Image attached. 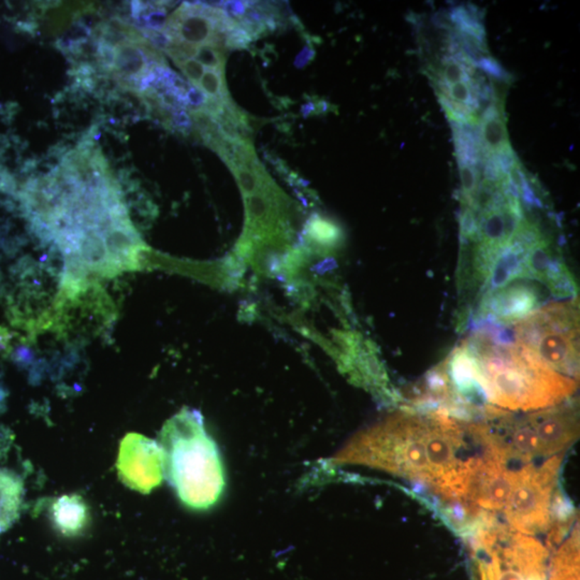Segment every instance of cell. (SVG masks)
Masks as SVG:
<instances>
[{"label": "cell", "instance_id": "5bb4252c", "mask_svg": "<svg viewBox=\"0 0 580 580\" xmlns=\"http://www.w3.org/2000/svg\"><path fill=\"white\" fill-rule=\"evenodd\" d=\"M307 234L314 242L322 245H334L340 239L341 232L334 224L313 215L307 221Z\"/></svg>", "mask_w": 580, "mask_h": 580}, {"label": "cell", "instance_id": "4fadbf2b", "mask_svg": "<svg viewBox=\"0 0 580 580\" xmlns=\"http://www.w3.org/2000/svg\"><path fill=\"white\" fill-rule=\"evenodd\" d=\"M198 89H200L211 99L217 100L221 104H225L231 99L227 85H226L224 71L212 70V69L204 71L199 82Z\"/></svg>", "mask_w": 580, "mask_h": 580}, {"label": "cell", "instance_id": "8fae6325", "mask_svg": "<svg viewBox=\"0 0 580 580\" xmlns=\"http://www.w3.org/2000/svg\"><path fill=\"white\" fill-rule=\"evenodd\" d=\"M24 486L20 475L0 468V533L12 527L20 516Z\"/></svg>", "mask_w": 580, "mask_h": 580}, {"label": "cell", "instance_id": "ba28073f", "mask_svg": "<svg viewBox=\"0 0 580 580\" xmlns=\"http://www.w3.org/2000/svg\"><path fill=\"white\" fill-rule=\"evenodd\" d=\"M525 416L537 439L541 457L560 454L577 439L579 422L573 406L560 403Z\"/></svg>", "mask_w": 580, "mask_h": 580}, {"label": "cell", "instance_id": "9c48e42d", "mask_svg": "<svg viewBox=\"0 0 580 580\" xmlns=\"http://www.w3.org/2000/svg\"><path fill=\"white\" fill-rule=\"evenodd\" d=\"M536 303L537 297L533 289L519 285L492 294L486 302L485 310L496 319L517 322L530 314Z\"/></svg>", "mask_w": 580, "mask_h": 580}, {"label": "cell", "instance_id": "30bf717a", "mask_svg": "<svg viewBox=\"0 0 580 580\" xmlns=\"http://www.w3.org/2000/svg\"><path fill=\"white\" fill-rule=\"evenodd\" d=\"M49 515L56 531L67 537L81 535L91 520L89 505L79 494L56 498L50 505Z\"/></svg>", "mask_w": 580, "mask_h": 580}, {"label": "cell", "instance_id": "52a82bcc", "mask_svg": "<svg viewBox=\"0 0 580 580\" xmlns=\"http://www.w3.org/2000/svg\"><path fill=\"white\" fill-rule=\"evenodd\" d=\"M116 470L125 486L140 493H150L165 476L160 446L144 435L128 433L119 445Z\"/></svg>", "mask_w": 580, "mask_h": 580}, {"label": "cell", "instance_id": "ffe728a7", "mask_svg": "<svg viewBox=\"0 0 580 580\" xmlns=\"http://www.w3.org/2000/svg\"><path fill=\"white\" fill-rule=\"evenodd\" d=\"M476 66L479 67L481 70L485 71L488 75H491V77H496V79L508 81V73L506 72L503 67L499 65V62L494 60L493 58L483 56V58L476 62Z\"/></svg>", "mask_w": 580, "mask_h": 580}, {"label": "cell", "instance_id": "7a4b0ae2", "mask_svg": "<svg viewBox=\"0 0 580 580\" xmlns=\"http://www.w3.org/2000/svg\"><path fill=\"white\" fill-rule=\"evenodd\" d=\"M470 357L477 393L500 410H543L564 402L577 383L561 376L519 344L478 332L461 345Z\"/></svg>", "mask_w": 580, "mask_h": 580}, {"label": "cell", "instance_id": "3957f363", "mask_svg": "<svg viewBox=\"0 0 580 580\" xmlns=\"http://www.w3.org/2000/svg\"><path fill=\"white\" fill-rule=\"evenodd\" d=\"M159 446L163 475L182 503L196 510L215 505L225 489V471L200 412L184 408L173 416L161 430Z\"/></svg>", "mask_w": 580, "mask_h": 580}, {"label": "cell", "instance_id": "9a60e30c", "mask_svg": "<svg viewBox=\"0 0 580 580\" xmlns=\"http://www.w3.org/2000/svg\"><path fill=\"white\" fill-rule=\"evenodd\" d=\"M437 85L441 89V94L454 102H459L464 106H470L473 110L476 111L479 108V99L473 93L470 83L466 82H458L454 84H447L442 80H437Z\"/></svg>", "mask_w": 580, "mask_h": 580}, {"label": "cell", "instance_id": "5b68a950", "mask_svg": "<svg viewBox=\"0 0 580 580\" xmlns=\"http://www.w3.org/2000/svg\"><path fill=\"white\" fill-rule=\"evenodd\" d=\"M561 457L549 458L540 468L527 464L515 471L504 506L508 527L516 533H537L550 527L552 496L558 481Z\"/></svg>", "mask_w": 580, "mask_h": 580}, {"label": "cell", "instance_id": "8992f818", "mask_svg": "<svg viewBox=\"0 0 580 580\" xmlns=\"http://www.w3.org/2000/svg\"><path fill=\"white\" fill-rule=\"evenodd\" d=\"M236 22L224 10L203 3H185L167 20L163 33L171 43L190 47H226V35Z\"/></svg>", "mask_w": 580, "mask_h": 580}, {"label": "cell", "instance_id": "277c9868", "mask_svg": "<svg viewBox=\"0 0 580 580\" xmlns=\"http://www.w3.org/2000/svg\"><path fill=\"white\" fill-rule=\"evenodd\" d=\"M517 344L561 376H579V303H552L515 324ZM576 381V380H575Z\"/></svg>", "mask_w": 580, "mask_h": 580}, {"label": "cell", "instance_id": "7402d4cb", "mask_svg": "<svg viewBox=\"0 0 580 580\" xmlns=\"http://www.w3.org/2000/svg\"><path fill=\"white\" fill-rule=\"evenodd\" d=\"M171 121L181 131H187L192 126V119L184 109L171 113Z\"/></svg>", "mask_w": 580, "mask_h": 580}, {"label": "cell", "instance_id": "44dd1931", "mask_svg": "<svg viewBox=\"0 0 580 580\" xmlns=\"http://www.w3.org/2000/svg\"><path fill=\"white\" fill-rule=\"evenodd\" d=\"M483 177H485L486 181L489 182V183L502 181V179L506 177V175H503V173H501L499 167L496 165V163H494L493 159H492L490 155L486 156L485 163H483Z\"/></svg>", "mask_w": 580, "mask_h": 580}, {"label": "cell", "instance_id": "d6986e66", "mask_svg": "<svg viewBox=\"0 0 580 580\" xmlns=\"http://www.w3.org/2000/svg\"><path fill=\"white\" fill-rule=\"evenodd\" d=\"M179 68L183 71L184 75L187 77L188 81L192 87H198L199 82L204 73V67L197 62L195 58H186V60L175 62Z\"/></svg>", "mask_w": 580, "mask_h": 580}, {"label": "cell", "instance_id": "2e32d148", "mask_svg": "<svg viewBox=\"0 0 580 580\" xmlns=\"http://www.w3.org/2000/svg\"><path fill=\"white\" fill-rule=\"evenodd\" d=\"M84 280V278H83ZM62 282H70V280H60V288L67 289V290H71V292H75V295L77 294L75 292V289L73 287L68 286V285L62 284ZM99 288L96 283L91 282V280H87V285H85L84 290H83V298H84V305L85 307H89V303H91L92 299L93 297L95 296L96 292H97V289ZM79 299V297H77ZM80 301V299H79ZM81 305V302H80ZM82 307V305H81ZM79 305V303L77 302L75 298L70 295L62 294V292H58V297H56V302L55 307H54V310L56 307H64V309L72 310V311H77L79 307H81Z\"/></svg>", "mask_w": 580, "mask_h": 580}, {"label": "cell", "instance_id": "6da1fadb", "mask_svg": "<svg viewBox=\"0 0 580 580\" xmlns=\"http://www.w3.org/2000/svg\"><path fill=\"white\" fill-rule=\"evenodd\" d=\"M477 434L470 445L473 424L458 422L446 412H400L354 442L344 458L417 481L461 508L485 461L486 449L466 454L478 442V430Z\"/></svg>", "mask_w": 580, "mask_h": 580}, {"label": "cell", "instance_id": "ac0fdd59", "mask_svg": "<svg viewBox=\"0 0 580 580\" xmlns=\"http://www.w3.org/2000/svg\"><path fill=\"white\" fill-rule=\"evenodd\" d=\"M460 175H461L462 186H464V195L471 201V205H474V196L476 195L477 186H478V175H477L476 168L471 165H459Z\"/></svg>", "mask_w": 580, "mask_h": 580}, {"label": "cell", "instance_id": "7c38bea8", "mask_svg": "<svg viewBox=\"0 0 580 580\" xmlns=\"http://www.w3.org/2000/svg\"><path fill=\"white\" fill-rule=\"evenodd\" d=\"M479 133L481 141V152H483L485 156L510 146L505 124L494 104L490 106L483 113Z\"/></svg>", "mask_w": 580, "mask_h": 580}, {"label": "cell", "instance_id": "e0dca14e", "mask_svg": "<svg viewBox=\"0 0 580 580\" xmlns=\"http://www.w3.org/2000/svg\"><path fill=\"white\" fill-rule=\"evenodd\" d=\"M197 62L212 70L224 71L225 69V47L203 45L198 48L194 56Z\"/></svg>", "mask_w": 580, "mask_h": 580}, {"label": "cell", "instance_id": "603a6c76", "mask_svg": "<svg viewBox=\"0 0 580 580\" xmlns=\"http://www.w3.org/2000/svg\"><path fill=\"white\" fill-rule=\"evenodd\" d=\"M314 55H315V52H314L311 48L305 47V49L302 50V52L297 56L295 64H296L297 67H300L301 68V67L305 66L307 62H311V60H313Z\"/></svg>", "mask_w": 580, "mask_h": 580}]
</instances>
